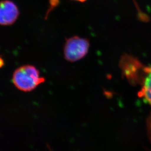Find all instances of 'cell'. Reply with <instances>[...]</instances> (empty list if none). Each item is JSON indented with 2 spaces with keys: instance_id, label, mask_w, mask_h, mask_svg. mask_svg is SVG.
<instances>
[{
  "instance_id": "1",
  "label": "cell",
  "mask_w": 151,
  "mask_h": 151,
  "mask_svg": "<svg viewBox=\"0 0 151 151\" xmlns=\"http://www.w3.org/2000/svg\"><path fill=\"white\" fill-rule=\"evenodd\" d=\"M45 79L41 77L38 70L32 65L22 66L17 69L13 73V84L19 90L31 91L39 84L43 83Z\"/></svg>"
},
{
  "instance_id": "2",
  "label": "cell",
  "mask_w": 151,
  "mask_h": 151,
  "mask_svg": "<svg viewBox=\"0 0 151 151\" xmlns=\"http://www.w3.org/2000/svg\"><path fill=\"white\" fill-rule=\"evenodd\" d=\"M89 48L87 39L78 37L69 38L64 48V57L66 60L75 62L81 60L86 55Z\"/></svg>"
},
{
  "instance_id": "3",
  "label": "cell",
  "mask_w": 151,
  "mask_h": 151,
  "mask_svg": "<svg viewBox=\"0 0 151 151\" xmlns=\"http://www.w3.org/2000/svg\"><path fill=\"white\" fill-rule=\"evenodd\" d=\"M19 9L14 3L9 0L0 1V25L14 23L19 16Z\"/></svg>"
},
{
  "instance_id": "4",
  "label": "cell",
  "mask_w": 151,
  "mask_h": 151,
  "mask_svg": "<svg viewBox=\"0 0 151 151\" xmlns=\"http://www.w3.org/2000/svg\"><path fill=\"white\" fill-rule=\"evenodd\" d=\"M142 87L138 96L151 106V68H149L143 80Z\"/></svg>"
},
{
  "instance_id": "5",
  "label": "cell",
  "mask_w": 151,
  "mask_h": 151,
  "mask_svg": "<svg viewBox=\"0 0 151 151\" xmlns=\"http://www.w3.org/2000/svg\"><path fill=\"white\" fill-rule=\"evenodd\" d=\"M147 129L149 137L151 141V114L147 121Z\"/></svg>"
},
{
  "instance_id": "6",
  "label": "cell",
  "mask_w": 151,
  "mask_h": 151,
  "mask_svg": "<svg viewBox=\"0 0 151 151\" xmlns=\"http://www.w3.org/2000/svg\"><path fill=\"white\" fill-rule=\"evenodd\" d=\"M74 1H80V2H84V1H86V0H74Z\"/></svg>"
}]
</instances>
